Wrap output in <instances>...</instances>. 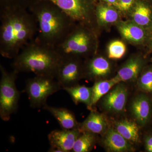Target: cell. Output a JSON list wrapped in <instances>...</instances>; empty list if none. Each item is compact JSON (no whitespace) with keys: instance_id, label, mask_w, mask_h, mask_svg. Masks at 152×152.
<instances>
[{"instance_id":"obj_1","label":"cell","mask_w":152,"mask_h":152,"mask_svg":"<svg viewBox=\"0 0 152 152\" xmlns=\"http://www.w3.org/2000/svg\"><path fill=\"white\" fill-rule=\"evenodd\" d=\"M0 53L13 59L22 49L36 38L37 24L27 9L0 8Z\"/></svg>"},{"instance_id":"obj_2","label":"cell","mask_w":152,"mask_h":152,"mask_svg":"<svg viewBox=\"0 0 152 152\" xmlns=\"http://www.w3.org/2000/svg\"><path fill=\"white\" fill-rule=\"evenodd\" d=\"M35 18L37 33L35 39L57 48L75 27V21L53 3L39 0L29 9Z\"/></svg>"},{"instance_id":"obj_3","label":"cell","mask_w":152,"mask_h":152,"mask_svg":"<svg viewBox=\"0 0 152 152\" xmlns=\"http://www.w3.org/2000/svg\"><path fill=\"white\" fill-rule=\"evenodd\" d=\"M62 59L56 48L36 39L31 41L13 59L12 66L18 72H31L36 76L55 78Z\"/></svg>"},{"instance_id":"obj_4","label":"cell","mask_w":152,"mask_h":152,"mask_svg":"<svg viewBox=\"0 0 152 152\" xmlns=\"http://www.w3.org/2000/svg\"><path fill=\"white\" fill-rule=\"evenodd\" d=\"M0 70V117L3 121H7L18 108L20 93L16 80L19 73L15 70L8 72L2 65Z\"/></svg>"},{"instance_id":"obj_5","label":"cell","mask_w":152,"mask_h":152,"mask_svg":"<svg viewBox=\"0 0 152 152\" xmlns=\"http://www.w3.org/2000/svg\"><path fill=\"white\" fill-rule=\"evenodd\" d=\"M62 89L55 77L36 76L26 82V91L30 105L34 108L43 107L48 98Z\"/></svg>"},{"instance_id":"obj_6","label":"cell","mask_w":152,"mask_h":152,"mask_svg":"<svg viewBox=\"0 0 152 152\" xmlns=\"http://www.w3.org/2000/svg\"><path fill=\"white\" fill-rule=\"evenodd\" d=\"M75 27L56 50L61 58H78L87 54L91 50L92 39L87 30Z\"/></svg>"},{"instance_id":"obj_7","label":"cell","mask_w":152,"mask_h":152,"mask_svg":"<svg viewBox=\"0 0 152 152\" xmlns=\"http://www.w3.org/2000/svg\"><path fill=\"white\" fill-rule=\"evenodd\" d=\"M53 3L76 22L89 23L91 16V0H45Z\"/></svg>"},{"instance_id":"obj_8","label":"cell","mask_w":152,"mask_h":152,"mask_svg":"<svg viewBox=\"0 0 152 152\" xmlns=\"http://www.w3.org/2000/svg\"><path fill=\"white\" fill-rule=\"evenodd\" d=\"M77 58L75 57L62 58L55 79L62 89L77 85L83 75L82 66Z\"/></svg>"},{"instance_id":"obj_9","label":"cell","mask_w":152,"mask_h":152,"mask_svg":"<svg viewBox=\"0 0 152 152\" xmlns=\"http://www.w3.org/2000/svg\"><path fill=\"white\" fill-rule=\"evenodd\" d=\"M79 129L55 130L48 135L50 147L48 152H69L72 151L76 140L82 134Z\"/></svg>"},{"instance_id":"obj_10","label":"cell","mask_w":152,"mask_h":152,"mask_svg":"<svg viewBox=\"0 0 152 152\" xmlns=\"http://www.w3.org/2000/svg\"><path fill=\"white\" fill-rule=\"evenodd\" d=\"M128 96V89L126 86L119 83L115 85L102 98L101 105L106 111L121 113L126 108Z\"/></svg>"},{"instance_id":"obj_11","label":"cell","mask_w":152,"mask_h":152,"mask_svg":"<svg viewBox=\"0 0 152 152\" xmlns=\"http://www.w3.org/2000/svg\"><path fill=\"white\" fill-rule=\"evenodd\" d=\"M131 111L139 125L145 126L148 123L152 111L151 103L146 95L140 94L134 98L131 104Z\"/></svg>"},{"instance_id":"obj_12","label":"cell","mask_w":152,"mask_h":152,"mask_svg":"<svg viewBox=\"0 0 152 152\" xmlns=\"http://www.w3.org/2000/svg\"><path fill=\"white\" fill-rule=\"evenodd\" d=\"M103 143L110 152H131L134 150L132 144L113 128H109L105 132Z\"/></svg>"},{"instance_id":"obj_13","label":"cell","mask_w":152,"mask_h":152,"mask_svg":"<svg viewBox=\"0 0 152 152\" xmlns=\"http://www.w3.org/2000/svg\"><path fill=\"white\" fill-rule=\"evenodd\" d=\"M43 108L50 113L61 128L67 130L79 129V124L73 113L65 108L56 107L45 105Z\"/></svg>"},{"instance_id":"obj_14","label":"cell","mask_w":152,"mask_h":152,"mask_svg":"<svg viewBox=\"0 0 152 152\" xmlns=\"http://www.w3.org/2000/svg\"><path fill=\"white\" fill-rule=\"evenodd\" d=\"M107 122L102 114L93 110L86 119L79 124V129L82 132H89L95 134H102L106 132Z\"/></svg>"},{"instance_id":"obj_15","label":"cell","mask_w":152,"mask_h":152,"mask_svg":"<svg viewBox=\"0 0 152 152\" xmlns=\"http://www.w3.org/2000/svg\"><path fill=\"white\" fill-rule=\"evenodd\" d=\"M142 66V62L138 58L130 59L113 78L117 84L121 82L134 80L138 76Z\"/></svg>"},{"instance_id":"obj_16","label":"cell","mask_w":152,"mask_h":152,"mask_svg":"<svg viewBox=\"0 0 152 152\" xmlns=\"http://www.w3.org/2000/svg\"><path fill=\"white\" fill-rule=\"evenodd\" d=\"M85 75L94 79L107 75L110 72V65L102 57H96L89 61L85 67Z\"/></svg>"},{"instance_id":"obj_17","label":"cell","mask_w":152,"mask_h":152,"mask_svg":"<svg viewBox=\"0 0 152 152\" xmlns=\"http://www.w3.org/2000/svg\"><path fill=\"white\" fill-rule=\"evenodd\" d=\"M70 96L72 100L76 104H84L89 110H91L92 97V88L85 86L76 85L72 86L63 88Z\"/></svg>"},{"instance_id":"obj_18","label":"cell","mask_w":152,"mask_h":152,"mask_svg":"<svg viewBox=\"0 0 152 152\" xmlns=\"http://www.w3.org/2000/svg\"><path fill=\"white\" fill-rule=\"evenodd\" d=\"M138 124L132 120L125 119L115 124V129L132 144L137 143L140 141Z\"/></svg>"},{"instance_id":"obj_19","label":"cell","mask_w":152,"mask_h":152,"mask_svg":"<svg viewBox=\"0 0 152 152\" xmlns=\"http://www.w3.org/2000/svg\"><path fill=\"white\" fill-rule=\"evenodd\" d=\"M140 26L136 23H123L119 25L118 29L126 39L139 43L143 41L145 37V32Z\"/></svg>"},{"instance_id":"obj_20","label":"cell","mask_w":152,"mask_h":152,"mask_svg":"<svg viewBox=\"0 0 152 152\" xmlns=\"http://www.w3.org/2000/svg\"><path fill=\"white\" fill-rule=\"evenodd\" d=\"M116 84V82L113 78L107 80L98 81L95 82L94 84L92 87V97L90 110H94V106Z\"/></svg>"},{"instance_id":"obj_21","label":"cell","mask_w":152,"mask_h":152,"mask_svg":"<svg viewBox=\"0 0 152 152\" xmlns=\"http://www.w3.org/2000/svg\"><path fill=\"white\" fill-rule=\"evenodd\" d=\"M96 141V134L83 132L76 140L72 151L88 152L91 151Z\"/></svg>"},{"instance_id":"obj_22","label":"cell","mask_w":152,"mask_h":152,"mask_svg":"<svg viewBox=\"0 0 152 152\" xmlns=\"http://www.w3.org/2000/svg\"><path fill=\"white\" fill-rule=\"evenodd\" d=\"M135 23L140 26H147L151 19V11L149 8L142 4L139 3L136 5L132 14Z\"/></svg>"},{"instance_id":"obj_23","label":"cell","mask_w":152,"mask_h":152,"mask_svg":"<svg viewBox=\"0 0 152 152\" xmlns=\"http://www.w3.org/2000/svg\"><path fill=\"white\" fill-rule=\"evenodd\" d=\"M96 15L101 23H114L118 20V15L116 10L107 6L99 5L96 8Z\"/></svg>"},{"instance_id":"obj_24","label":"cell","mask_w":152,"mask_h":152,"mask_svg":"<svg viewBox=\"0 0 152 152\" xmlns=\"http://www.w3.org/2000/svg\"><path fill=\"white\" fill-rule=\"evenodd\" d=\"M126 52V47L122 41H113L108 47V57L112 59L121 58Z\"/></svg>"},{"instance_id":"obj_25","label":"cell","mask_w":152,"mask_h":152,"mask_svg":"<svg viewBox=\"0 0 152 152\" xmlns=\"http://www.w3.org/2000/svg\"><path fill=\"white\" fill-rule=\"evenodd\" d=\"M39 0H0L1 8H21L28 10Z\"/></svg>"},{"instance_id":"obj_26","label":"cell","mask_w":152,"mask_h":152,"mask_svg":"<svg viewBox=\"0 0 152 152\" xmlns=\"http://www.w3.org/2000/svg\"><path fill=\"white\" fill-rule=\"evenodd\" d=\"M138 87L142 91L152 92V67L144 72L137 83Z\"/></svg>"},{"instance_id":"obj_27","label":"cell","mask_w":152,"mask_h":152,"mask_svg":"<svg viewBox=\"0 0 152 152\" xmlns=\"http://www.w3.org/2000/svg\"><path fill=\"white\" fill-rule=\"evenodd\" d=\"M134 0H118L115 5L122 11H127L132 6Z\"/></svg>"},{"instance_id":"obj_28","label":"cell","mask_w":152,"mask_h":152,"mask_svg":"<svg viewBox=\"0 0 152 152\" xmlns=\"http://www.w3.org/2000/svg\"><path fill=\"white\" fill-rule=\"evenodd\" d=\"M145 148L147 152H152V135L147 136L145 140Z\"/></svg>"},{"instance_id":"obj_29","label":"cell","mask_w":152,"mask_h":152,"mask_svg":"<svg viewBox=\"0 0 152 152\" xmlns=\"http://www.w3.org/2000/svg\"><path fill=\"white\" fill-rule=\"evenodd\" d=\"M102 1H104L110 3V4H115L118 0H102Z\"/></svg>"},{"instance_id":"obj_30","label":"cell","mask_w":152,"mask_h":152,"mask_svg":"<svg viewBox=\"0 0 152 152\" xmlns=\"http://www.w3.org/2000/svg\"><path fill=\"white\" fill-rule=\"evenodd\" d=\"M151 40L152 42V31H151Z\"/></svg>"}]
</instances>
